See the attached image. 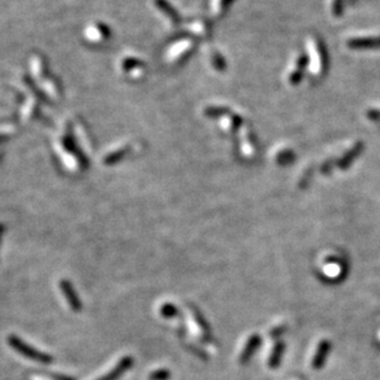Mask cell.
I'll return each instance as SVG.
<instances>
[{"mask_svg":"<svg viewBox=\"0 0 380 380\" xmlns=\"http://www.w3.org/2000/svg\"><path fill=\"white\" fill-rule=\"evenodd\" d=\"M53 378L56 380H74L69 378V377H64V376H53Z\"/></svg>","mask_w":380,"mask_h":380,"instance_id":"e0dca14e","label":"cell"},{"mask_svg":"<svg viewBox=\"0 0 380 380\" xmlns=\"http://www.w3.org/2000/svg\"><path fill=\"white\" fill-rule=\"evenodd\" d=\"M170 377V373L167 371V369H159V371L154 372L149 376V379L151 380H168Z\"/></svg>","mask_w":380,"mask_h":380,"instance_id":"4fadbf2b","label":"cell"},{"mask_svg":"<svg viewBox=\"0 0 380 380\" xmlns=\"http://www.w3.org/2000/svg\"><path fill=\"white\" fill-rule=\"evenodd\" d=\"M125 153L126 149H121V151H118L116 153L110 154V156H108L107 158H105V164H114V163L118 162L119 159L123 158V157L125 156Z\"/></svg>","mask_w":380,"mask_h":380,"instance_id":"5bb4252c","label":"cell"},{"mask_svg":"<svg viewBox=\"0 0 380 380\" xmlns=\"http://www.w3.org/2000/svg\"><path fill=\"white\" fill-rule=\"evenodd\" d=\"M232 2V0H213V9L216 14L225 11L227 9L230 4Z\"/></svg>","mask_w":380,"mask_h":380,"instance_id":"7c38bea8","label":"cell"},{"mask_svg":"<svg viewBox=\"0 0 380 380\" xmlns=\"http://www.w3.org/2000/svg\"><path fill=\"white\" fill-rule=\"evenodd\" d=\"M294 63H295V66H294V68L291 69L290 72H289L288 81H289V83H291V84H298V83L301 81L302 74H304L302 72H304L305 66L307 64L306 56H304V54H300Z\"/></svg>","mask_w":380,"mask_h":380,"instance_id":"8992f818","label":"cell"},{"mask_svg":"<svg viewBox=\"0 0 380 380\" xmlns=\"http://www.w3.org/2000/svg\"><path fill=\"white\" fill-rule=\"evenodd\" d=\"M213 63L214 66L216 67L217 69H224L225 68V61L224 58H222V56H220V54H217V52H215L213 54Z\"/></svg>","mask_w":380,"mask_h":380,"instance_id":"2e32d148","label":"cell"},{"mask_svg":"<svg viewBox=\"0 0 380 380\" xmlns=\"http://www.w3.org/2000/svg\"><path fill=\"white\" fill-rule=\"evenodd\" d=\"M2 232H4V226H2L1 224H0V239H1V235Z\"/></svg>","mask_w":380,"mask_h":380,"instance_id":"ac0fdd59","label":"cell"},{"mask_svg":"<svg viewBox=\"0 0 380 380\" xmlns=\"http://www.w3.org/2000/svg\"><path fill=\"white\" fill-rule=\"evenodd\" d=\"M260 343V340L258 336H253L252 338H250V341H248L247 346H246L244 353H242L241 356V359H240V362H241L242 364L247 363L248 361H250V358L252 357V354L254 353V351L257 350V347L259 346Z\"/></svg>","mask_w":380,"mask_h":380,"instance_id":"9c48e42d","label":"cell"},{"mask_svg":"<svg viewBox=\"0 0 380 380\" xmlns=\"http://www.w3.org/2000/svg\"><path fill=\"white\" fill-rule=\"evenodd\" d=\"M7 341H9V345L11 346L15 351H17L20 354L30 358L31 361H37L40 362V363H51V362H52V357H50L48 354L38 352L35 348L30 347L26 343L22 342L16 336H9Z\"/></svg>","mask_w":380,"mask_h":380,"instance_id":"7a4b0ae2","label":"cell"},{"mask_svg":"<svg viewBox=\"0 0 380 380\" xmlns=\"http://www.w3.org/2000/svg\"><path fill=\"white\" fill-rule=\"evenodd\" d=\"M191 30L195 31L198 35H203V33H206L209 31V27H208V24L204 21H196L194 22V25L191 26Z\"/></svg>","mask_w":380,"mask_h":380,"instance_id":"9a60e30c","label":"cell"},{"mask_svg":"<svg viewBox=\"0 0 380 380\" xmlns=\"http://www.w3.org/2000/svg\"><path fill=\"white\" fill-rule=\"evenodd\" d=\"M283 351H284V345L283 343H278V345L275 346V348H274V352L270 356V359H269V366L271 367V368H275V367L279 366Z\"/></svg>","mask_w":380,"mask_h":380,"instance_id":"8fae6325","label":"cell"},{"mask_svg":"<svg viewBox=\"0 0 380 380\" xmlns=\"http://www.w3.org/2000/svg\"><path fill=\"white\" fill-rule=\"evenodd\" d=\"M307 48L310 52V71L314 76H321L326 68V54L321 42L317 38H311Z\"/></svg>","mask_w":380,"mask_h":380,"instance_id":"6da1fadb","label":"cell"},{"mask_svg":"<svg viewBox=\"0 0 380 380\" xmlns=\"http://www.w3.org/2000/svg\"><path fill=\"white\" fill-rule=\"evenodd\" d=\"M352 48H373L380 47V38H354L348 42Z\"/></svg>","mask_w":380,"mask_h":380,"instance_id":"52a82bcc","label":"cell"},{"mask_svg":"<svg viewBox=\"0 0 380 380\" xmlns=\"http://www.w3.org/2000/svg\"><path fill=\"white\" fill-rule=\"evenodd\" d=\"M59 286H61L62 293L64 294V296H66L69 306L73 309V311H81L82 302H81V300H79L78 295H77L76 291H74V288L72 286V284L69 283L68 280H61V284H59Z\"/></svg>","mask_w":380,"mask_h":380,"instance_id":"3957f363","label":"cell"},{"mask_svg":"<svg viewBox=\"0 0 380 380\" xmlns=\"http://www.w3.org/2000/svg\"><path fill=\"white\" fill-rule=\"evenodd\" d=\"M328 350H330V345H328V342H322L321 345L319 346V351H317L316 356H315V359H314V363H312L314 368L320 369L322 366H324L326 356H327L328 353Z\"/></svg>","mask_w":380,"mask_h":380,"instance_id":"30bf717a","label":"cell"},{"mask_svg":"<svg viewBox=\"0 0 380 380\" xmlns=\"http://www.w3.org/2000/svg\"><path fill=\"white\" fill-rule=\"evenodd\" d=\"M133 364V358L131 357H125V358L121 359L120 362L118 363V366L113 369L111 372H109L107 376H104L103 378L98 379V380H116L120 376H123L128 368Z\"/></svg>","mask_w":380,"mask_h":380,"instance_id":"5b68a950","label":"cell"},{"mask_svg":"<svg viewBox=\"0 0 380 380\" xmlns=\"http://www.w3.org/2000/svg\"><path fill=\"white\" fill-rule=\"evenodd\" d=\"M156 5L158 6V9L161 10L163 14L167 17H169L173 22L179 21V15H178L177 10H175L167 0H156Z\"/></svg>","mask_w":380,"mask_h":380,"instance_id":"ba28073f","label":"cell"},{"mask_svg":"<svg viewBox=\"0 0 380 380\" xmlns=\"http://www.w3.org/2000/svg\"><path fill=\"white\" fill-rule=\"evenodd\" d=\"M193 47V42L189 40H184V41H179V42L175 43L174 46L169 48L168 51V59L169 62L172 61H179L184 54H187Z\"/></svg>","mask_w":380,"mask_h":380,"instance_id":"277c9868","label":"cell"}]
</instances>
